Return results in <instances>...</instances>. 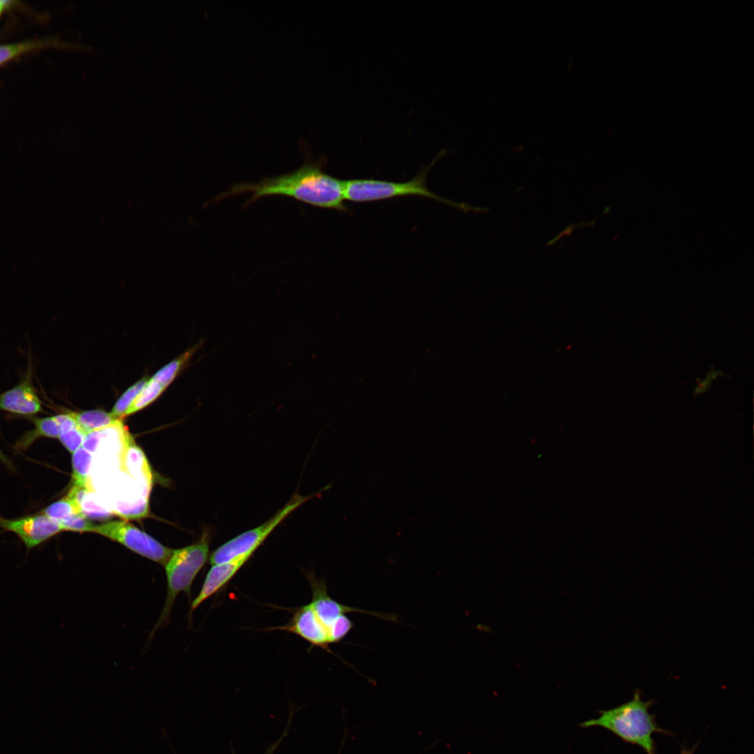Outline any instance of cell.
Instances as JSON below:
<instances>
[{
  "instance_id": "obj_1",
  "label": "cell",
  "mask_w": 754,
  "mask_h": 754,
  "mask_svg": "<svg viewBox=\"0 0 754 754\" xmlns=\"http://www.w3.org/2000/svg\"><path fill=\"white\" fill-rule=\"evenodd\" d=\"M243 193L252 195L245 206L269 195H284L314 207L347 212L343 181L324 172L318 161H309L295 171L257 183L239 184L217 196L216 200Z\"/></svg>"
},
{
  "instance_id": "obj_2",
  "label": "cell",
  "mask_w": 754,
  "mask_h": 754,
  "mask_svg": "<svg viewBox=\"0 0 754 754\" xmlns=\"http://www.w3.org/2000/svg\"><path fill=\"white\" fill-rule=\"evenodd\" d=\"M649 702H643L638 691L632 700L614 709L601 712L595 719L584 722L583 727L600 726L612 731L624 741L637 744L648 754H654L652 734L663 732L649 713Z\"/></svg>"
},
{
  "instance_id": "obj_3",
  "label": "cell",
  "mask_w": 754,
  "mask_h": 754,
  "mask_svg": "<svg viewBox=\"0 0 754 754\" xmlns=\"http://www.w3.org/2000/svg\"><path fill=\"white\" fill-rule=\"evenodd\" d=\"M209 541V533L205 531L197 542L181 549H173L165 565L167 577L165 604L150 637L158 628L168 623L178 594L181 592L190 594L193 580L208 558Z\"/></svg>"
},
{
  "instance_id": "obj_4",
  "label": "cell",
  "mask_w": 754,
  "mask_h": 754,
  "mask_svg": "<svg viewBox=\"0 0 754 754\" xmlns=\"http://www.w3.org/2000/svg\"><path fill=\"white\" fill-rule=\"evenodd\" d=\"M441 151L431 164L411 180L394 182L373 179H353L343 181L344 199L354 202H367L407 195L422 196L458 209L466 207L445 199L430 191L426 185L427 174L432 165L443 155Z\"/></svg>"
},
{
  "instance_id": "obj_5",
  "label": "cell",
  "mask_w": 754,
  "mask_h": 754,
  "mask_svg": "<svg viewBox=\"0 0 754 754\" xmlns=\"http://www.w3.org/2000/svg\"><path fill=\"white\" fill-rule=\"evenodd\" d=\"M313 496V494L302 496L295 492L289 501L269 519L254 528L237 535L216 549L209 556V563L215 565L246 555L252 556L287 517Z\"/></svg>"
},
{
  "instance_id": "obj_6",
  "label": "cell",
  "mask_w": 754,
  "mask_h": 754,
  "mask_svg": "<svg viewBox=\"0 0 754 754\" xmlns=\"http://www.w3.org/2000/svg\"><path fill=\"white\" fill-rule=\"evenodd\" d=\"M91 532L118 542L142 556L163 566L173 551L125 521H111L94 526Z\"/></svg>"
},
{
  "instance_id": "obj_7",
  "label": "cell",
  "mask_w": 754,
  "mask_h": 754,
  "mask_svg": "<svg viewBox=\"0 0 754 754\" xmlns=\"http://www.w3.org/2000/svg\"><path fill=\"white\" fill-rule=\"evenodd\" d=\"M0 527L15 533L28 550L63 531L58 522L43 513L13 519L0 517Z\"/></svg>"
},
{
  "instance_id": "obj_8",
  "label": "cell",
  "mask_w": 754,
  "mask_h": 754,
  "mask_svg": "<svg viewBox=\"0 0 754 754\" xmlns=\"http://www.w3.org/2000/svg\"><path fill=\"white\" fill-rule=\"evenodd\" d=\"M307 578L311 584L313 595L310 605L326 629L338 617L351 612L365 613L386 621H397L394 614L370 612L338 603L328 595L326 584L323 580L318 579L312 574H308Z\"/></svg>"
},
{
  "instance_id": "obj_9",
  "label": "cell",
  "mask_w": 754,
  "mask_h": 754,
  "mask_svg": "<svg viewBox=\"0 0 754 754\" xmlns=\"http://www.w3.org/2000/svg\"><path fill=\"white\" fill-rule=\"evenodd\" d=\"M0 410L26 416L44 412L33 384L31 364L17 385L0 394Z\"/></svg>"
},
{
  "instance_id": "obj_10",
  "label": "cell",
  "mask_w": 754,
  "mask_h": 754,
  "mask_svg": "<svg viewBox=\"0 0 754 754\" xmlns=\"http://www.w3.org/2000/svg\"><path fill=\"white\" fill-rule=\"evenodd\" d=\"M293 633L311 645L319 646L327 651L329 640L327 629L320 621L310 604L297 608L290 621L286 625L269 628Z\"/></svg>"
},
{
  "instance_id": "obj_11",
  "label": "cell",
  "mask_w": 754,
  "mask_h": 754,
  "mask_svg": "<svg viewBox=\"0 0 754 754\" xmlns=\"http://www.w3.org/2000/svg\"><path fill=\"white\" fill-rule=\"evenodd\" d=\"M251 556L246 555L226 563L212 565L205 577L200 591L191 603L189 615H192L199 605L222 589Z\"/></svg>"
},
{
  "instance_id": "obj_12",
  "label": "cell",
  "mask_w": 754,
  "mask_h": 754,
  "mask_svg": "<svg viewBox=\"0 0 754 754\" xmlns=\"http://www.w3.org/2000/svg\"><path fill=\"white\" fill-rule=\"evenodd\" d=\"M28 419L34 424V429L24 433L17 441L16 450H25L40 438H59L61 429L57 415L44 417L29 416Z\"/></svg>"
},
{
  "instance_id": "obj_13",
  "label": "cell",
  "mask_w": 754,
  "mask_h": 754,
  "mask_svg": "<svg viewBox=\"0 0 754 754\" xmlns=\"http://www.w3.org/2000/svg\"><path fill=\"white\" fill-rule=\"evenodd\" d=\"M78 427L86 434L103 429L115 423L118 420L111 413L99 410L83 412H70Z\"/></svg>"
},
{
  "instance_id": "obj_14",
  "label": "cell",
  "mask_w": 754,
  "mask_h": 754,
  "mask_svg": "<svg viewBox=\"0 0 754 754\" xmlns=\"http://www.w3.org/2000/svg\"><path fill=\"white\" fill-rule=\"evenodd\" d=\"M92 461V454L82 447L73 453L72 478L73 485L93 490L89 486V475Z\"/></svg>"
},
{
  "instance_id": "obj_15",
  "label": "cell",
  "mask_w": 754,
  "mask_h": 754,
  "mask_svg": "<svg viewBox=\"0 0 754 754\" xmlns=\"http://www.w3.org/2000/svg\"><path fill=\"white\" fill-rule=\"evenodd\" d=\"M79 509L80 513L87 519H103L113 514L93 490H88L83 496L79 503Z\"/></svg>"
},
{
  "instance_id": "obj_16",
  "label": "cell",
  "mask_w": 754,
  "mask_h": 754,
  "mask_svg": "<svg viewBox=\"0 0 754 754\" xmlns=\"http://www.w3.org/2000/svg\"><path fill=\"white\" fill-rule=\"evenodd\" d=\"M165 389V387L162 384L154 379L151 378L147 380L143 390L128 411L126 416L149 405L161 394Z\"/></svg>"
},
{
  "instance_id": "obj_17",
  "label": "cell",
  "mask_w": 754,
  "mask_h": 754,
  "mask_svg": "<svg viewBox=\"0 0 754 754\" xmlns=\"http://www.w3.org/2000/svg\"><path fill=\"white\" fill-rule=\"evenodd\" d=\"M147 382L146 378L142 379L127 389L115 403L111 414L117 419L126 416L128 411L143 390Z\"/></svg>"
},
{
  "instance_id": "obj_18",
  "label": "cell",
  "mask_w": 754,
  "mask_h": 754,
  "mask_svg": "<svg viewBox=\"0 0 754 754\" xmlns=\"http://www.w3.org/2000/svg\"><path fill=\"white\" fill-rule=\"evenodd\" d=\"M193 352V349L188 350L186 353H184L182 355H181L179 358L171 361L170 362L163 367L161 369H160L151 377V378L159 382L166 388L173 380V379L177 376L178 371L182 368V365L187 360V359L191 357Z\"/></svg>"
},
{
  "instance_id": "obj_19",
  "label": "cell",
  "mask_w": 754,
  "mask_h": 754,
  "mask_svg": "<svg viewBox=\"0 0 754 754\" xmlns=\"http://www.w3.org/2000/svg\"><path fill=\"white\" fill-rule=\"evenodd\" d=\"M43 513L51 519L59 522L73 514L80 512L73 502L66 496L48 505L43 510Z\"/></svg>"
},
{
  "instance_id": "obj_20",
  "label": "cell",
  "mask_w": 754,
  "mask_h": 754,
  "mask_svg": "<svg viewBox=\"0 0 754 754\" xmlns=\"http://www.w3.org/2000/svg\"><path fill=\"white\" fill-rule=\"evenodd\" d=\"M353 627V623L346 616L341 615L327 628L329 643H337L343 639Z\"/></svg>"
},
{
  "instance_id": "obj_21",
  "label": "cell",
  "mask_w": 754,
  "mask_h": 754,
  "mask_svg": "<svg viewBox=\"0 0 754 754\" xmlns=\"http://www.w3.org/2000/svg\"><path fill=\"white\" fill-rule=\"evenodd\" d=\"M86 435L87 434L77 424L73 428L61 433L58 438L61 444L73 454L82 447Z\"/></svg>"
},
{
  "instance_id": "obj_22",
  "label": "cell",
  "mask_w": 754,
  "mask_h": 754,
  "mask_svg": "<svg viewBox=\"0 0 754 754\" xmlns=\"http://www.w3.org/2000/svg\"><path fill=\"white\" fill-rule=\"evenodd\" d=\"M58 523L62 531L76 532H91L95 526L81 513L73 514Z\"/></svg>"
},
{
  "instance_id": "obj_23",
  "label": "cell",
  "mask_w": 754,
  "mask_h": 754,
  "mask_svg": "<svg viewBox=\"0 0 754 754\" xmlns=\"http://www.w3.org/2000/svg\"><path fill=\"white\" fill-rule=\"evenodd\" d=\"M30 47L31 45L28 43L0 45V64L27 50Z\"/></svg>"
},
{
  "instance_id": "obj_24",
  "label": "cell",
  "mask_w": 754,
  "mask_h": 754,
  "mask_svg": "<svg viewBox=\"0 0 754 754\" xmlns=\"http://www.w3.org/2000/svg\"><path fill=\"white\" fill-rule=\"evenodd\" d=\"M0 461L3 462V464H5L6 465L10 466V462L7 459L6 457L3 454V453L2 452L1 449H0Z\"/></svg>"
},
{
  "instance_id": "obj_25",
  "label": "cell",
  "mask_w": 754,
  "mask_h": 754,
  "mask_svg": "<svg viewBox=\"0 0 754 754\" xmlns=\"http://www.w3.org/2000/svg\"><path fill=\"white\" fill-rule=\"evenodd\" d=\"M11 3V2H10V1H6H6H3V0H0V13H1V12L2 10H3V8H5L6 6H7V5H8V4H9V3Z\"/></svg>"
},
{
  "instance_id": "obj_26",
  "label": "cell",
  "mask_w": 754,
  "mask_h": 754,
  "mask_svg": "<svg viewBox=\"0 0 754 754\" xmlns=\"http://www.w3.org/2000/svg\"><path fill=\"white\" fill-rule=\"evenodd\" d=\"M693 750L683 749L681 754H693Z\"/></svg>"
},
{
  "instance_id": "obj_27",
  "label": "cell",
  "mask_w": 754,
  "mask_h": 754,
  "mask_svg": "<svg viewBox=\"0 0 754 754\" xmlns=\"http://www.w3.org/2000/svg\"><path fill=\"white\" fill-rule=\"evenodd\" d=\"M267 754H271V753H267Z\"/></svg>"
}]
</instances>
